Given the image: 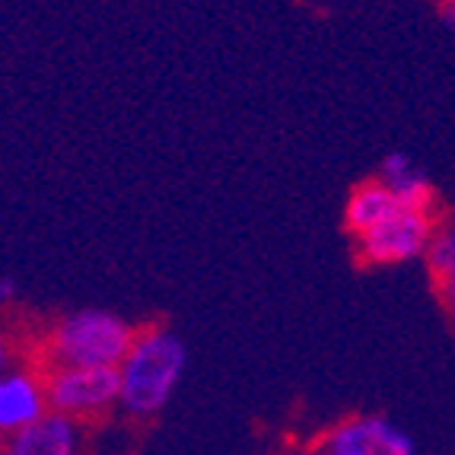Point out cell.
Masks as SVG:
<instances>
[{
    "label": "cell",
    "mask_w": 455,
    "mask_h": 455,
    "mask_svg": "<svg viewBox=\"0 0 455 455\" xmlns=\"http://www.w3.org/2000/svg\"><path fill=\"white\" fill-rule=\"evenodd\" d=\"M84 452V424L58 411H45L23 430L10 433L0 455H80Z\"/></svg>",
    "instance_id": "6"
},
{
    "label": "cell",
    "mask_w": 455,
    "mask_h": 455,
    "mask_svg": "<svg viewBox=\"0 0 455 455\" xmlns=\"http://www.w3.org/2000/svg\"><path fill=\"white\" fill-rule=\"evenodd\" d=\"M436 220L433 211H418V207H398L382 223L366 229L354 239L360 265L370 267H392L408 265L427 255L433 235H436Z\"/></svg>",
    "instance_id": "3"
},
{
    "label": "cell",
    "mask_w": 455,
    "mask_h": 455,
    "mask_svg": "<svg viewBox=\"0 0 455 455\" xmlns=\"http://www.w3.org/2000/svg\"><path fill=\"white\" fill-rule=\"evenodd\" d=\"M395 197H398V204L402 207H418V211H433V182L430 175L418 166V163L411 160L404 150H392L382 156L379 163V175H376Z\"/></svg>",
    "instance_id": "8"
},
{
    "label": "cell",
    "mask_w": 455,
    "mask_h": 455,
    "mask_svg": "<svg viewBox=\"0 0 455 455\" xmlns=\"http://www.w3.org/2000/svg\"><path fill=\"white\" fill-rule=\"evenodd\" d=\"M188 370V347L169 325L137 328L134 344L118 363V408L131 420H153L172 402Z\"/></svg>",
    "instance_id": "1"
},
{
    "label": "cell",
    "mask_w": 455,
    "mask_h": 455,
    "mask_svg": "<svg viewBox=\"0 0 455 455\" xmlns=\"http://www.w3.org/2000/svg\"><path fill=\"white\" fill-rule=\"evenodd\" d=\"M48 411L68 414L74 420H92L118 408V370L99 366H45Z\"/></svg>",
    "instance_id": "4"
},
{
    "label": "cell",
    "mask_w": 455,
    "mask_h": 455,
    "mask_svg": "<svg viewBox=\"0 0 455 455\" xmlns=\"http://www.w3.org/2000/svg\"><path fill=\"white\" fill-rule=\"evenodd\" d=\"M398 197L379 182V179H366V182L354 185L344 201V229L350 233V239L363 235L366 229H372L376 223H382L392 211H398Z\"/></svg>",
    "instance_id": "9"
},
{
    "label": "cell",
    "mask_w": 455,
    "mask_h": 455,
    "mask_svg": "<svg viewBox=\"0 0 455 455\" xmlns=\"http://www.w3.org/2000/svg\"><path fill=\"white\" fill-rule=\"evenodd\" d=\"M10 370V344L0 338V372Z\"/></svg>",
    "instance_id": "13"
},
{
    "label": "cell",
    "mask_w": 455,
    "mask_h": 455,
    "mask_svg": "<svg viewBox=\"0 0 455 455\" xmlns=\"http://www.w3.org/2000/svg\"><path fill=\"white\" fill-rule=\"evenodd\" d=\"M48 411L45 376L42 370L0 372V436L23 430Z\"/></svg>",
    "instance_id": "7"
},
{
    "label": "cell",
    "mask_w": 455,
    "mask_h": 455,
    "mask_svg": "<svg viewBox=\"0 0 455 455\" xmlns=\"http://www.w3.org/2000/svg\"><path fill=\"white\" fill-rule=\"evenodd\" d=\"M137 325L112 309H74L54 322L42 344V370L45 366H99L118 370L124 354L134 344Z\"/></svg>",
    "instance_id": "2"
},
{
    "label": "cell",
    "mask_w": 455,
    "mask_h": 455,
    "mask_svg": "<svg viewBox=\"0 0 455 455\" xmlns=\"http://www.w3.org/2000/svg\"><path fill=\"white\" fill-rule=\"evenodd\" d=\"M312 455H418V446L402 424L382 414H354L334 424Z\"/></svg>",
    "instance_id": "5"
},
{
    "label": "cell",
    "mask_w": 455,
    "mask_h": 455,
    "mask_svg": "<svg viewBox=\"0 0 455 455\" xmlns=\"http://www.w3.org/2000/svg\"><path fill=\"white\" fill-rule=\"evenodd\" d=\"M436 16H440L443 29L455 32V0H440L436 4Z\"/></svg>",
    "instance_id": "11"
},
{
    "label": "cell",
    "mask_w": 455,
    "mask_h": 455,
    "mask_svg": "<svg viewBox=\"0 0 455 455\" xmlns=\"http://www.w3.org/2000/svg\"><path fill=\"white\" fill-rule=\"evenodd\" d=\"M16 296H20V287H16V281L10 274H4V277H0V306H10Z\"/></svg>",
    "instance_id": "12"
},
{
    "label": "cell",
    "mask_w": 455,
    "mask_h": 455,
    "mask_svg": "<svg viewBox=\"0 0 455 455\" xmlns=\"http://www.w3.org/2000/svg\"><path fill=\"white\" fill-rule=\"evenodd\" d=\"M424 261L433 277V287H436V296H440L443 306L455 315V227L436 229Z\"/></svg>",
    "instance_id": "10"
}]
</instances>
